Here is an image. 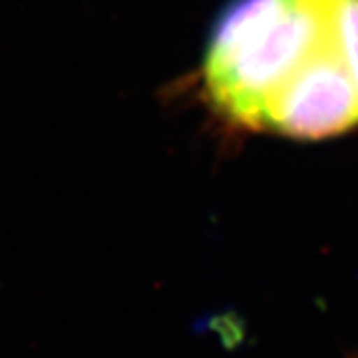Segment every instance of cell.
I'll list each match as a JSON object with an SVG mask.
<instances>
[{"label": "cell", "mask_w": 358, "mask_h": 358, "mask_svg": "<svg viewBox=\"0 0 358 358\" xmlns=\"http://www.w3.org/2000/svg\"><path fill=\"white\" fill-rule=\"evenodd\" d=\"M201 88L235 126L324 140L358 126V0H231Z\"/></svg>", "instance_id": "obj_1"}]
</instances>
